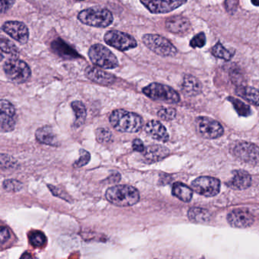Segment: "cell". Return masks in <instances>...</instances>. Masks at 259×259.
Returning a JSON list of instances; mask_svg holds the SVG:
<instances>
[{"label":"cell","instance_id":"cell-1","mask_svg":"<svg viewBox=\"0 0 259 259\" xmlns=\"http://www.w3.org/2000/svg\"><path fill=\"white\" fill-rule=\"evenodd\" d=\"M110 122L116 131L136 133L142 130L143 119L137 113L125 110H116L110 116Z\"/></svg>","mask_w":259,"mask_h":259},{"label":"cell","instance_id":"cell-2","mask_svg":"<svg viewBox=\"0 0 259 259\" xmlns=\"http://www.w3.org/2000/svg\"><path fill=\"white\" fill-rule=\"evenodd\" d=\"M106 198L114 205L130 207L137 204L140 200V194L136 188L128 185H119L109 188L106 192Z\"/></svg>","mask_w":259,"mask_h":259},{"label":"cell","instance_id":"cell-3","mask_svg":"<svg viewBox=\"0 0 259 259\" xmlns=\"http://www.w3.org/2000/svg\"><path fill=\"white\" fill-rule=\"evenodd\" d=\"M78 19L84 25L103 28L113 23V16L107 9L92 7L80 12Z\"/></svg>","mask_w":259,"mask_h":259},{"label":"cell","instance_id":"cell-4","mask_svg":"<svg viewBox=\"0 0 259 259\" xmlns=\"http://www.w3.org/2000/svg\"><path fill=\"white\" fill-rule=\"evenodd\" d=\"M4 71L7 78L16 84L26 82L31 75V68L23 60L16 58L9 59L4 65Z\"/></svg>","mask_w":259,"mask_h":259},{"label":"cell","instance_id":"cell-5","mask_svg":"<svg viewBox=\"0 0 259 259\" xmlns=\"http://www.w3.org/2000/svg\"><path fill=\"white\" fill-rule=\"evenodd\" d=\"M89 57L94 65L104 69H116L119 66L117 57L104 45H92L89 51Z\"/></svg>","mask_w":259,"mask_h":259},{"label":"cell","instance_id":"cell-6","mask_svg":"<svg viewBox=\"0 0 259 259\" xmlns=\"http://www.w3.org/2000/svg\"><path fill=\"white\" fill-rule=\"evenodd\" d=\"M144 45L152 52L160 57H174L177 49L169 40L159 34H145L142 37Z\"/></svg>","mask_w":259,"mask_h":259},{"label":"cell","instance_id":"cell-7","mask_svg":"<svg viewBox=\"0 0 259 259\" xmlns=\"http://www.w3.org/2000/svg\"><path fill=\"white\" fill-rule=\"evenodd\" d=\"M142 92L154 101H163L168 104H177L180 101V95L174 89L160 83H151L144 88Z\"/></svg>","mask_w":259,"mask_h":259},{"label":"cell","instance_id":"cell-8","mask_svg":"<svg viewBox=\"0 0 259 259\" xmlns=\"http://www.w3.org/2000/svg\"><path fill=\"white\" fill-rule=\"evenodd\" d=\"M104 41L109 46L116 48L119 51H127L137 47L138 44L136 39L122 31H107L104 35Z\"/></svg>","mask_w":259,"mask_h":259},{"label":"cell","instance_id":"cell-9","mask_svg":"<svg viewBox=\"0 0 259 259\" xmlns=\"http://www.w3.org/2000/svg\"><path fill=\"white\" fill-rule=\"evenodd\" d=\"M232 153L245 163L259 165V147L254 144L239 142L232 148Z\"/></svg>","mask_w":259,"mask_h":259},{"label":"cell","instance_id":"cell-10","mask_svg":"<svg viewBox=\"0 0 259 259\" xmlns=\"http://www.w3.org/2000/svg\"><path fill=\"white\" fill-rule=\"evenodd\" d=\"M141 4L153 14L170 13L184 5L187 0H140Z\"/></svg>","mask_w":259,"mask_h":259},{"label":"cell","instance_id":"cell-11","mask_svg":"<svg viewBox=\"0 0 259 259\" xmlns=\"http://www.w3.org/2000/svg\"><path fill=\"white\" fill-rule=\"evenodd\" d=\"M195 122L197 130L203 138L208 139H218L224 134L222 125L214 119L201 116L197 118Z\"/></svg>","mask_w":259,"mask_h":259},{"label":"cell","instance_id":"cell-12","mask_svg":"<svg viewBox=\"0 0 259 259\" xmlns=\"http://www.w3.org/2000/svg\"><path fill=\"white\" fill-rule=\"evenodd\" d=\"M192 188L195 192L205 197H213L219 193L221 183L218 179L210 177H201L192 183Z\"/></svg>","mask_w":259,"mask_h":259},{"label":"cell","instance_id":"cell-13","mask_svg":"<svg viewBox=\"0 0 259 259\" xmlns=\"http://www.w3.org/2000/svg\"><path fill=\"white\" fill-rule=\"evenodd\" d=\"M2 30L21 45H25L29 40V31L28 27L22 22L9 21L3 25Z\"/></svg>","mask_w":259,"mask_h":259},{"label":"cell","instance_id":"cell-14","mask_svg":"<svg viewBox=\"0 0 259 259\" xmlns=\"http://www.w3.org/2000/svg\"><path fill=\"white\" fill-rule=\"evenodd\" d=\"M229 224L236 228H247L252 225L254 217L248 210L237 209L230 212L227 216Z\"/></svg>","mask_w":259,"mask_h":259},{"label":"cell","instance_id":"cell-15","mask_svg":"<svg viewBox=\"0 0 259 259\" xmlns=\"http://www.w3.org/2000/svg\"><path fill=\"white\" fill-rule=\"evenodd\" d=\"M85 75L89 80L101 85L110 86L116 81L114 75L95 66H89L85 69Z\"/></svg>","mask_w":259,"mask_h":259},{"label":"cell","instance_id":"cell-16","mask_svg":"<svg viewBox=\"0 0 259 259\" xmlns=\"http://www.w3.org/2000/svg\"><path fill=\"white\" fill-rule=\"evenodd\" d=\"M169 151L166 147L160 145H149L143 152L144 159L147 163H156L166 158Z\"/></svg>","mask_w":259,"mask_h":259},{"label":"cell","instance_id":"cell-17","mask_svg":"<svg viewBox=\"0 0 259 259\" xmlns=\"http://www.w3.org/2000/svg\"><path fill=\"white\" fill-rule=\"evenodd\" d=\"M145 131L148 136L159 142H166L169 140V134L161 122L157 120H151L146 124Z\"/></svg>","mask_w":259,"mask_h":259},{"label":"cell","instance_id":"cell-18","mask_svg":"<svg viewBox=\"0 0 259 259\" xmlns=\"http://www.w3.org/2000/svg\"><path fill=\"white\" fill-rule=\"evenodd\" d=\"M166 29L174 34L186 33L190 28V22L187 18L182 16H174L166 19Z\"/></svg>","mask_w":259,"mask_h":259},{"label":"cell","instance_id":"cell-19","mask_svg":"<svg viewBox=\"0 0 259 259\" xmlns=\"http://www.w3.org/2000/svg\"><path fill=\"white\" fill-rule=\"evenodd\" d=\"M36 139L40 143L50 146H58L59 141L52 127L50 125L40 127L35 133Z\"/></svg>","mask_w":259,"mask_h":259},{"label":"cell","instance_id":"cell-20","mask_svg":"<svg viewBox=\"0 0 259 259\" xmlns=\"http://www.w3.org/2000/svg\"><path fill=\"white\" fill-rule=\"evenodd\" d=\"M251 184V176L245 170L234 171L233 178L228 183L230 188L236 190H243L249 187Z\"/></svg>","mask_w":259,"mask_h":259},{"label":"cell","instance_id":"cell-21","mask_svg":"<svg viewBox=\"0 0 259 259\" xmlns=\"http://www.w3.org/2000/svg\"><path fill=\"white\" fill-rule=\"evenodd\" d=\"M202 86L201 82L195 77L186 75L183 78L182 90L188 96H196L201 92Z\"/></svg>","mask_w":259,"mask_h":259},{"label":"cell","instance_id":"cell-22","mask_svg":"<svg viewBox=\"0 0 259 259\" xmlns=\"http://www.w3.org/2000/svg\"><path fill=\"white\" fill-rule=\"evenodd\" d=\"M236 95L254 105L259 106V91L254 88L239 86L236 89Z\"/></svg>","mask_w":259,"mask_h":259},{"label":"cell","instance_id":"cell-23","mask_svg":"<svg viewBox=\"0 0 259 259\" xmlns=\"http://www.w3.org/2000/svg\"><path fill=\"white\" fill-rule=\"evenodd\" d=\"M72 110L75 113V120L73 123V126L75 128H79L85 121L86 116H87V110L85 106L81 101H73L71 104Z\"/></svg>","mask_w":259,"mask_h":259},{"label":"cell","instance_id":"cell-24","mask_svg":"<svg viewBox=\"0 0 259 259\" xmlns=\"http://www.w3.org/2000/svg\"><path fill=\"white\" fill-rule=\"evenodd\" d=\"M172 195L184 202H189L192 198V189L182 183H174L172 189Z\"/></svg>","mask_w":259,"mask_h":259},{"label":"cell","instance_id":"cell-25","mask_svg":"<svg viewBox=\"0 0 259 259\" xmlns=\"http://www.w3.org/2000/svg\"><path fill=\"white\" fill-rule=\"evenodd\" d=\"M188 217L191 221L195 223L208 222L211 218L210 212L201 207H192L189 209Z\"/></svg>","mask_w":259,"mask_h":259},{"label":"cell","instance_id":"cell-26","mask_svg":"<svg viewBox=\"0 0 259 259\" xmlns=\"http://www.w3.org/2000/svg\"><path fill=\"white\" fill-rule=\"evenodd\" d=\"M53 49L60 55V57H65L66 58H75L78 57V55L76 52L73 51L72 48H69V45H66V43L62 40H59L58 41H54L53 43Z\"/></svg>","mask_w":259,"mask_h":259},{"label":"cell","instance_id":"cell-27","mask_svg":"<svg viewBox=\"0 0 259 259\" xmlns=\"http://www.w3.org/2000/svg\"><path fill=\"white\" fill-rule=\"evenodd\" d=\"M211 54L213 57H217L218 59H221V60H226V61H229V60H231L233 58V55H234V53L226 49L221 45V42H218L212 48Z\"/></svg>","mask_w":259,"mask_h":259},{"label":"cell","instance_id":"cell-28","mask_svg":"<svg viewBox=\"0 0 259 259\" xmlns=\"http://www.w3.org/2000/svg\"><path fill=\"white\" fill-rule=\"evenodd\" d=\"M16 126L14 116L6 113H0V128L2 133H10L13 131Z\"/></svg>","mask_w":259,"mask_h":259},{"label":"cell","instance_id":"cell-29","mask_svg":"<svg viewBox=\"0 0 259 259\" xmlns=\"http://www.w3.org/2000/svg\"><path fill=\"white\" fill-rule=\"evenodd\" d=\"M228 100L232 103L235 110L240 116H248L251 114V109H250L249 106L246 105V104H244L243 102L239 101V100L231 98V97L229 98Z\"/></svg>","mask_w":259,"mask_h":259},{"label":"cell","instance_id":"cell-30","mask_svg":"<svg viewBox=\"0 0 259 259\" xmlns=\"http://www.w3.org/2000/svg\"><path fill=\"white\" fill-rule=\"evenodd\" d=\"M0 48H1V51L2 53L5 54H10V55L17 57L19 54V51L17 47L10 41L8 39L1 38V44H0Z\"/></svg>","mask_w":259,"mask_h":259},{"label":"cell","instance_id":"cell-31","mask_svg":"<svg viewBox=\"0 0 259 259\" xmlns=\"http://www.w3.org/2000/svg\"><path fill=\"white\" fill-rule=\"evenodd\" d=\"M29 240L33 246L40 248L46 243L47 238L42 232L34 231L30 234Z\"/></svg>","mask_w":259,"mask_h":259},{"label":"cell","instance_id":"cell-32","mask_svg":"<svg viewBox=\"0 0 259 259\" xmlns=\"http://www.w3.org/2000/svg\"><path fill=\"white\" fill-rule=\"evenodd\" d=\"M4 189L7 192H17L23 189V184L19 180H7L3 183Z\"/></svg>","mask_w":259,"mask_h":259},{"label":"cell","instance_id":"cell-33","mask_svg":"<svg viewBox=\"0 0 259 259\" xmlns=\"http://www.w3.org/2000/svg\"><path fill=\"white\" fill-rule=\"evenodd\" d=\"M97 141L100 143H108L113 138L111 132L105 128H99L96 130Z\"/></svg>","mask_w":259,"mask_h":259},{"label":"cell","instance_id":"cell-34","mask_svg":"<svg viewBox=\"0 0 259 259\" xmlns=\"http://www.w3.org/2000/svg\"><path fill=\"white\" fill-rule=\"evenodd\" d=\"M157 116L163 120H172L177 116V111L175 109L171 107H162L157 112Z\"/></svg>","mask_w":259,"mask_h":259},{"label":"cell","instance_id":"cell-35","mask_svg":"<svg viewBox=\"0 0 259 259\" xmlns=\"http://www.w3.org/2000/svg\"><path fill=\"white\" fill-rule=\"evenodd\" d=\"M80 157L78 160L74 163L73 166L75 168H81L82 166H86L89 163L91 160V154L89 151L84 149H81L79 151Z\"/></svg>","mask_w":259,"mask_h":259},{"label":"cell","instance_id":"cell-36","mask_svg":"<svg viewBox=\"0 0 259 259\" xmlns=\"http://www.w3.org/2000/svg\"><path fill=\"white\" fill-rule=\"evenodd\" d=\"M0 113H6L10 116H15L16 115V109L14 106L7 100H2L0 102Z\"/></svg>","mask_w":259,"mask_h":259},{"label":"cell","instance_id":"cell-37","mask_svg":"<svg viewBox=\"0 0 259 259\" xmlns=\"http://www.w3.org/2000/svg\"><path fill=\"white\" fill-rule=\"evenodd\" d=\"M206 37L204 32L199 33L195 35L190 41V46L192 48H201L205 45Z\"/></svg>","mask_w":259,"mask_h":259},{"label":"cell","instance_id":"cell-38","mask_svg":"<svg viewBox=\"0 0 259 259\" xmlns=\"http://www.w3.org/2000/svg\"><path fill=\"white\" fill-rule=\"evenodd\" d=\"M16 165V161H15L13 157H10L6 154H1V168L2 169H12L15 167Z\"/></svg>","mask_w":259,"mask_h":259},{"label":"cell","instance_id":"cell-39","mask_svg":"<svg viewBox=\"0 0 259 259\" xmlns=\"http://www.w3.org/2000/svg\"><path fill=\"white\" fill-rule=\"evenodd\" d=\"M239 7L238 0H226L225 8L227 13L230 14H234Z\"/></svg>","mask_w":259,"mask_h":259},{"label":"cell","instance_id":"cell-40","mask_svg":"<svg viewBox=\"0 0 259 259\" xmlns=\"http://www.w3.org/2000/svg\"><path fill=\"white\" fill-rule=\"evenodd\" d=\"M16 0H1V13H7L14 6Z\"/></svg>","mask_w":259,"mask_h":259},{"label":"cell","instance_id":"cell-41","mask_svg":"<svg viewBox=\"0 0 259 259\" xmlns=\"http://www.w3.org/2000/svg\"><path fill=\"white\" fill-rule=\"evenodd\" d=\"M133 148L135 151H137V152H144L145 147L141 139H136L133 142Z\"/></svg>","mask_w":259,"mask_h":259},{"label":"cell","instance_id":"cell-42","mask_svg":"<svg viewBox=\"0 0 259 259\" xmlns=\"http://www.w3.org/2000/svg\"><path fill=\"white\" fill-rule=\"evenodd\" d=\"M10 233L8 229L5 227H1V231H0V240H1V245H4L6 242L10 239Z\"/></svg>","mask_w":259,"mask_h":259},{"label":"cell","instance_id":"cell-43","mask_svg":"<svg viewBox=\"0 0 259 259\" xmlns=\"http://www.w3.org/2000/svg\"><path fill=\"white\" fill-rule=\"evenodd\" d=\"M231 78L232 80H233V82L239 84L238 87H239V86H243L242 85V84L244 81V79L243 78H242V75H241L239 72H236V71H234V72H232Z\"/></svg>","mask_w":259,"mask_h":259},{"label":"cell","instance_id":"cell-44","mask_svg":"<svg viewBox=\"0 0 259 259\" xmlns=\"http://www.w3.org/2000/svg\"><path fill=\"white\" fill-rule=\"evenodd\" d=\"M251 4L255 7H259V0H251Z\"/></svg>","mask_w":259,"mask_h":259},{"label":"cell","instance_id":"cell-45","mask_svg":"<svg viewBox=\"0 0 259 259\" xmlns=\"http://www.w3.org/2000/svg\"><path fill=\"white\" fill-rule=\"evenodd\" d=\"M77 1H84V0H77Z\"/></svg>","mask_w":259,"mask_h":259}]
</instances>
